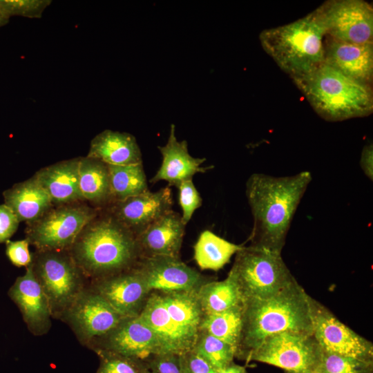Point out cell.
<instances>
[{"mask_svg":"<svg viewBox=\"0 0 373 373\" xmlns=\"http://www.w3.org/2000/svg\"><path fill=\"white\" fill-rule=\"evenodd\" d=\"M326 36L314 10L294 22L262 30L259 39L264 50L293 79L324 64Z\"/></svg>","mask_w":373,"mask_h":373,"instance_id":"cell-6","label":"cell"},{"mask_svg":"<svg viewBox=\"0 0 373 373\" xmlns=\"http://www.w3.org/2000/svg\"><path fill=\"white\" fill-rule=\"evenodd\" d=\"M196 296L203 315L220 313L243 304L236 285L228 276L223 280L204 283L196 291Z\"/></svg>","mask_w":373,"mask_h":373,"instance_id":"cell-27","label":"cell"},{"mask_svg":"<svg viewBox=\"0 0 373 373\" xmlns=\"http://www.w3.org/2000/svg\"><path fill=\"white\" fill-rule=\"evenodd\" d=\"M312 181L309 171L274 177L254 173L246 196L253 216L251 246L280 253L298 206Z\"/></svg>","mask_w":373,"mask_h":373,"instance_id":"cell-1","label":"cell"},{"mask_svg":"<svg viewBox=\"0 0 373 373\" xmlns=\"http://www.w3.org/2000/svg\"><path fill=\"white\" fill-rule=\"evenodd\" d=\"M216 373H247L245 366L239 365L233 362L229 365L216 370Z\"/></svg>","mask_w":373,"mask_h":373,"instance_id":"cell-40","label":"cell"},{"mask_svg":"<svg viewBox=\"0 0 373 373\" xmlns=\"http://www.w3.org/2000/svg\"><path fill=\"white\" fill-rule=\"evenodd\" d=\"M227 276L243 303L271 297L296 280L280 253L251 245L236 254Z\"/></svg>","mask_w":373,"mask_h":373,"instance_id":"cell-7","label":"cell"},{"mask_svg":"<svg viewBox=\"0 0 373 373\" xmlns=\"http://www.w3.org/2000/svg\"><path fill=\"white\" fill-rule=\"evenodd\" d=\"M79 158L55 163L40 169L34 175L52 204L61 206L84 200L79 186Z\"/></svg>","mask_w":373,"mask_h":373,"instance_id":"cell-22","label":"cell"},{"mask_svg":"<svg viewBox=\"0 0 373 373\" xmlns=\"http://www.w3.org/2000/svg\"><path fill=\"white\" fill-rule=\"evenodd\" d=\"M124 317L92 289H84L61 319L68 323L82 343L90 346L111 332Z\"/></svg>","mask_w":373,"mask_h":373,"instance_id":"cell-12","label":"cell"},{"mask_svg":"<svg viewBox=\"0 0 373 373\" xmlns=\"http://www.w3.org/2000/svg\"><path fill=\"white\" fill-rule=\"evenodd\" d=\"M181 359L184 373H216V370L192 350L181 354Z\"/></svg>","mask_w":373,"mask_h":373,"instance_id":"cell-38","label":"cell"},{"mask_svg":"<svg viewBox=\"0 0 373 373\" xmlns=\"http://www.w3.org/2000/svg\"><path fill=\"white\" fill-rule=\"evenodd\" d=\"M92 289L122 316H136L151 291L135 266L96 280Z\"/></svg>","mask_w":373,"mask_h":373,"instance_id":"cell-16","label":"cell"},{"mask_svg":"<svg viewBox=\"0 0 373 373\" xmlns=\"http://www.w3.org/2000/svg\"><path fill=\"white\" fill-rule=\"evenodd\" d=\"M313 335L321 347L334 354L373 361V344L342 323L325 306L311 298Z\"/></svg>","mask_w":373,"mask_h":373,"instance_id":"cell-13","label":"cell"},{"mask_svg":"<svg viewBox=\"0 0 373 373\" xmlns=\"http://www.w3.org/2000/svg\"><path fill=\"white\" fill-rule=\"evenodd\" d=\"M108 169L111 198L115 201L123 200L149 191L142 162L108 165Z\"/></svg>","mask_w":373,"mask_h":373,"instance_id":"cell-28","label":"cell"},{"mask_svg":"<svg viewBox=\"0 0 373 373\" xmlns=\"http://www.w3.org/2000/svg\"><path fill=\"white\" fill-rule=\"evenodd\" d=\"M176 187L178 190V203L182 209L181 218L183 223L186 225L195 210L201 207L202 200L193 184V179L183 181Z\"/></svg>","mask_w":373,"mask_h":373,"instance_id":"cell-34","label":"cell"},{"mask_svg":"<svg viewBox=\"0 0 373 373\" xmlns=\"http://www.w3.org/2000/svg\"><path fill=\"white\" fill-rule=\"evenodd\" d=\"M162 155V163L155 175L151 178L152 184L160 181L168 182V186H177L180 182L192 180L198 173H204L209 167L201 165L204 157H194L188 150L186 140L179 141L175 135V126L171 124L167 142L158 146Z\"/></svg>","mask_w":373,"mask_h":373,"instance_id":"cell-20","label":"cell"},{"mask_svg":"<svg viewBox=\"0 0 373 373\" xmlns=\"http://www.w3.org/2000/svg\"><path fill=\"white\" fill-rule=\"evenodd\" d=\"M95 352L99 358L96 373H151L146 361L106 351Z\"/></svg>","mask_w":373,"mask_h":373,"instance_id":"cell-32","label":"cell"},{"mask_svg":"<svg viewBox=\"0 0 373 373\" xmlns=\"http://www.w3.org/2000/svg\"><path fill=\"white\" fill-rule=\"evenodd\" d=\"M88 157L108 165H127L142 162L135 137L128 133L104 130L90 142Z\"/></svg>","mask_w":373,"mask_h":373,"instance_id":"cell-24","label":"cell"},{"mask_svg":"<svg viewBox=\"0 0 373 373\" xmlns=\"http://www.w3.org/2000/svg\"><path fill=\"white\" fill-rule=\"evenodd\" d=\"M96 217L97 212L85 205H61L30 223L26 239L39 251H62L71 248L83 229Z\"/></svg>","mask_w":373,"mask_h":373,"instance_id":"cell-9","label":"cell"},{"mask_svg":"<svg viewBox=\"0 0 373 373\" xmlns=\"http://www.w3.org/2000/svg\"><path fill=\"white\" fill-rule=\"evenodd\" d=\"M319 367L323 373H373V361L345 356L323 350Z\"/></svg>","mask_w":373,"mask_h":373,"instance_id":"cell-31","label":"cell"},{"mask_svg":"<svg viewBox=\"0 0 373 373\" xmlns=\"http://www.w3.org/2000/svg\"><path fill=\"white\" fill-rule=\"evenodd\" d=\"M289 373H323V372L320 368L319 365L315 368L309 369L305 371L299 372H289Z\"/></svg>","mask_w":373,"mask_h":373,"instance_id":"cell-42","label":"cell"},{"mask_svg":"<svg viewBox=\"0 0 373 373\" xmlns=\"http://www.w3.org/2000/svg\"><path fill=\"white\" fill-rule=\"evenodd\" d=\"M32 268L47 297L52 316L61 319L85 289L82 271L71 256L56 251H39Z\"/></svg>","mask_w":373,"mask_h":373,"instance_id":"cell-8","label":"cell"},{"mask_svg":"<svg viewBox=\"0 0 373 373\" xmlns=\"http://www.w3.org/2000/svg\"><path fill=\"white\" fill-rule=\"evenodd\" d=\"M170 186L147 191L120 201H115L111 215L135 236L163 214L171 210Z\"/></svg>","mask_w":373,"mask_h":373,"instance_id":"cell-18","label":"cell"},{"mask_svg":"<svg viewBox=\"0 0 373 373\" xmlns=\"http://www.w3.org/2000/svg\"><path fill=\"white\" fill-rule=\"evenodd\" d=\"M135 267L151 292L195 291L211 280L179 256L144 257Z\"/></svg>","mask_w":373,"mask_h":373,"instance_id":"cell-14","label":"cell"},{"mask_svg":"<svg viewBox=\"0 0 373 373\" xmlns=\"http://www.w3.org/2000/svg\"><path fill=\"white\" fill-rule=\"evenodd\" d=\"M324 53L325 64L352 79L372 86L373 43H347L326 36Z\"/></svg>","mask_w":373,"mask_h":373,"instance_id":"cell-19","label":"cell"},{"mask_svg":"<svg viewBox=\"0 0 373 373\" xmlns=\"http://www.w3.org/2000/svg\"><path fill=\"white\" fill-rule=\"evenodd\" d=\"M79 186L84 200L96 204L111 200L108 165L87 156L80 157Z\"/></svg>","mask_w":373,"mask_h":373,"instance_id":"cell-26","label":"cell"},{"mask_svg":"<svg viewBox=\"0 0 373 373\" xmlns=\"http://www.w3.org/2000/svg\"><path fill=\"white\" fill-rule=\"evenodd\" d=\"M360 165L365 175L372 180L373 177V146L370 143L364 146L361 156Z\"/></svg>","mask_w":373,"mask_h":373,"instance_id":"cell-39","label":"cell"},{"mask_svg":"<svg viewBox=\"0 0 373 373\" xmlns=\"http://www.w3.org/2000/svg\"><path fill=\"white\" fill-rule=\"evenodd\" d=\"M8 294L18 307L32 334L41 336L49 331L52 313L47 297L34 274L32 262L23 276L17 278Z\"/></svg>","mask_w":373,"mask_h":373,"instance_id":"cell-17","label":"cell"},{"mask_svg":"<svg viewBox=\"0 0 373 373\" xmlns=\"http://www.w3.org/2000/svg\"><path fill=\"white\" fill-rule=\"evenodd\" d=\"M203 314L195 291H151L139 316L151 328L162 354H183L197 340Z\"/></svg>","mask_w":373,"mask_h":373,"instance_id":"cell-5","label":"cell"},{"mask_svg":"<svg viewBox=\"0 0 373 373\" xmlns=\"http://www.w3.org/2000/svg\"><path fill=\"white\" fill-rule=\"evenodd\" d=\"M186 225L172 209L150 224L136 236L141 258L178 257Z\"/></svg>","mask_w":373,"mask_h":373,"instance_id":"cell-21","label":"cell"},{"mask_svg":"<svg viewBox=\"0 0 373 373\" xmlns=\"http://www.w3.org/2000/svg\"><path fill=\"white\" fill-rule=\"evenodd\" d=\"M70 249L82 273L95 280L131 269L141 258L136 236L111 214L89 222Z\"/></svg>","mask_w":373,"mask_h":373,"instance_id":"cell-3","label":"cell"},{"mask_svg":"<svg viewBox=\"0 0 373 373\" xmlns=\"http://www.w3.org/2000/svg\"><path fill=\"white\" fill-rule=\"evenodd\" d=\"M27 239L6 242V254L12 265L16 267H28L32 262V258L28 249Z\"/></svg>","mask_w":373,"mask_h":373,"instance_id":"cell-36","label":"cell"},{"mask_svg":"<svg viewBox=\"0 0 373 373\" xmlns=\"http://www.w3.org/2000/svg\"><path fill=\"white\" fill-rule=\"evenodd\" d=\"M243 314V304L224 312L203 315L199 331L211 334L236 349L239 341Z\"/></svg>","mask_w":373,"mask_h":373,"instance_id":"cell-29","label":"cell"},{"mask_svg":"<svg viewBox=\"0 0 373 373\" xmlns=\"http://www.w3.org/2000/svg\"><path fill=\"white\" fill-rule=\"evenodd\" d=\"M8 19L0 10V28L6 25L9 22Z\"/></svg>","mask_w":373,"mask_h":373,"instance_id":"cell-41","label":"cell"},{"mask_svg":"<svg viewBox=\"0 0 373 373\" xmlns=\"http://www.w3.org/2000/svg\"><path fill=\"white\" fill-rule=\"evenodd\" d=\"M192 351L216 370L232 363L236 355V348L233 346L200 331Z\"/></svg>","mask_w":373,"mask_h":373,"instance_id":"cell-30","label":"cell"},{"mask_svg":"<svg viewBox=\"0 0 373 373\" xmlns=\"http://www.w3.org/2000/svg\"><path fill=\"white\" fill-rule=\"evenodd\" d=\"M322 350L312 334L283 332L265 338L247 362L266 363L286 373L299 372L318 367Z\"/></svg>","mask_w":373,"mask_h":373,"instance_id":"cell-10","label":"cell"},{"mask_svg":"<svg viewBox=\"0 0 373 373\" xmlns=\"http://www.w3.org/2000/svg\"><path fill=\"white\" fill-rule=\"evenodd\" d=\"M151 373H184L181 355L160 354L146 361Z\"/></svg>","mask_w":373,"mask_h":373,"instance_id":"cell-35","label":"cell"},{"mask_svg":"<svg viewBox=\"0 0 373 373\" xmlns=\"http://www.w3.org/2000/svg\"><path fill=\"white\" fill-rule=\"evenodd\" d=\"M51 0H0V10L8 18L23 17L39 19Z\"/></svg>","mask_w":373,"mask_h":373,"instance_id":"cell-33","label":"cell"},{"mask_svg":"<svg viewBox=\"0 0 373 373\" xmlns=\"http://www.w3.org/2000/svg\"><path fill=\"white\" fill-rule=\"evenodd\" d=\"M4 204L19 222L32 223L52 209V202L35 176L17 183L3 192Z\"/></svg>","mask_w":373,"mask_h":373,"instance_id":"cell-23","label":"cell"},{"mask_svg":"<svg viewBox=\"0 0 373 373\" xmlns=\"http://www.w3.org/2000/svg\"><path fill=\"white\" fill-rule=\"evenodd\" d=\"M242 247L209 230H204L193 246V258L201 269L218 271Z\"/></svg>","mask_w":373,"mask_h":373,"instance_id":"cell-25","label":"cell"},{"mask_svg":"<svg viewBox=\"0 0 373 373\" xmlns=\"http://www.w3.org/2000/svg\"><path fill=\"white\" fill-rule=\"evenodd\" d=\"M311 296L296 280L274 296L243 303L235 358L247 361L267 337L283 332L313 334Z\"/></svg>","mask_w":373,"mask_h":373,"instance_id":"cell-2","label":"cell"},{"mask_svg":"<svg viewBox=\"0 0 373 373\" xmlns=\"http://www.w3.org/2000/svg\"><path fill=\"white\" fill-rule=\"evenodd\" d=\"M19 220L4 203L0 204V244L6 242L17 231Z\"/></svg>","mask_w":373,"mask_h":373,"instance_id":"cell-37","label":"cell"},{"mask_svg":"<svg viewBox=\"0 0 373 373\" xmlns=\"http://www.w3.org/2000/svg\"><path fill=\"white\" fill-rule=\"evenodd\" d=\"M326 35L335 40L373 43V8L363 0H329L314 10Z\"/></svg>","mask_w":373,"mask_h":373,"instance_id":"cell-11","label":"cell"},{"mask_svg":"<svg viewBox=\"0 0 373 373\" xmlns=\"http://www.w3.org/2000/svg\"><path fill=\"white\" fill-rule=\"evenodd\" d=\"M314 110L331 122L370 115L372 86L358 82L323 64L312 73L292 79Z\"/></svg>","mask_w":373,"mask_h":373,"instance_id":"cell-4","label":"cell"},{"mask_svg":"<svg viewBox=\"0 0 373 373\" xmlns=\"http://www.w3.org/2000/svg\"><path fill=\"white\" fill-rule=\"evenodd\" d=\"M95 352L106 351L146 361L162 354L158 339L138 316H126L108 334L90 345Z\"/></svg>","mask_w":373,"mask_h":373,"instance_id":"cell-15","label":"cell"}]
</instances>
